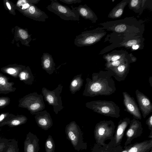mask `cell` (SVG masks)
Wrapping results in <instances>:
<instances>
[{"label": "cell", "instance_id": "obj_1", "mask_svg": "<svg viewBox=\"0 0 152 152\" xmlns=\"http://www.w3.org/2000/svg\"><path fill=\"white\" fill-rule=\"evenodd\" d=\"M113 74L109 70H101L92 74L91 79L87 77L83 96L93 97L109 96L115 92L116 89Z\"/></svg>", "mask_w": 152, "mask_h": 152}, {"label": "cell", "instance_id": "obj_2", "mask_svg": "<svg viewBox=\"0 0 152 152\" xmlns=\"http://www.w3.org/2000/svg\"><path fill=\"white\" fill-rule=\"evenodd\" d=\"M106 39L105 40L109 41L111 44L102 49L99 54L102 55L118 48L124 47L132 51L142 50L145 40L143 36L114 32L108 34Z\"/></svg>", "mask_w": 152, "mask_h": 152}, {"label": "cell", "instance_id": "obj_3", "mask_svg": "<svg viewBox=\"0 0 152 152\" xmlns=\"http://www.w3.org/2000/svg\"><path fill=\"white\" fill-rule=\"evenodd\" d=\"M102 29L118 34H134L143 36L145 30L144 22L134 17L99 23Z\"/></svg>", "mask_w": 152, "mask_h": 152}, {"label": "cell", "instance_id": "obj_4", "mask_svg": "<svg viewBox=\"0 0 152 152\" xmlns=\"http://www.w3.org/2000/svg\"><path fill=\"white\" fill-rule=\"evenodd\" d=\"M85 105L87 108L104 115L116 118L120 116L119 107L112 101L94 100L87 102Z\"/></svg>", "mask_w": 152, "mask_h": 152}, {"label": "cell", "instance_id": "obj_5", "mask_svg": "<svg viewBox=\"0 0 152 152\" xmlns=\"http://www.w3.org/2000/svg\"><path fill=\"white\" fill-rule=\"evenodd\" d=\"M115 125L112 120H103L97 123L94 131L96 143L99 145H106L105 141L112 139L115 132Z\"/></svg>", "mask_w": 152, "mask_h": 152}, {"label": "cell", "instance_id": "obj_6", "mask_svg": "<svg viewBox=\"0 0 152 152\" xmlns=\"http://www.w3.org/2000/svg\"><path fill=\"white\" fill-rule=\"evenodd\" d=\"M106 34L105 30L102 29L101 27L85 31L76 37L74 43L80 47L91 46L100 41Z\"/></svg>", "mask_w": 152, "mask_h": 152}, {"label": "cell", "instance_id": "obj_7", "mask_svg": "<svg viewBox=\"0 0 152 152\" xmlns=\"http://www.w3.org/2000/svg\"><path fill=\"white\" fill-rule=\"evenodd\" d=\"M19 107L27 109L32 115L42 111L45 108V105L43 96L42 94H39L37 92L30 93L19 101Z\"/></svg>", "mask_w": 152, "mask_h": 152}, {"label": "cell", "instance_id": "obj_8", "mask_svg": "<svg viewBox=\"0 0 152 152\" xmlns=\"http://www.w3.org/2000/svg\"><path fill=\"white\" fill-rule=\"evenodd\" d=\"M65 132L67 139L75 150L79 151L87 149V143L83 141V134L75 121H72L66 125Z\"/></svg>", "mask_w": 152, "mask_h": 152}, {"label": "cell", "instance_id": "obj_9", "mask_svg": "<svg viewBox=\"0 0 152 152\" xmlns=\"http://www.w3.org/2000/svg\"><path fill=\"white\" fill-rule=\"evenodd\" d=\"M72 9L66 6L63 5L56 0H51L50 4L46 7L47 9L65 20L79 21L80 15L77 11L71 6Z\"/></svg>", "mask_w": 152, "mask_h": 152}, {"label": "cell", "instance_id": "obj_10", "mask_svg": "<svg viewBox=\"0 0 152 152\" xmlns=\"http://www.w3.org/2000/svg\"><path fill=\"white\" fill-rule=\"evenodd\" d=\"M63 88V86L60 84L52 91L44 87L42 89V93L45 100L48 104L53 106V111L56 114L64 108L61 96Z\"/></svg>", "mask_w": 152, "mask_h": 152}, {"label": "cell", "instance_id": "obj_11", "mask_svg": "<svg viewBox=\"0 0 152 152\" xmlns=\"http://www.w3.org/2000/svg\"><path fill=\"white\" fill-rule=\"evenodd\" d=\"M130 121V118L127 117L119 121L112 139L107 144L108 147H113L121 145L125 131L129 125Z\"/></svg>", "mask_w": 152, "mask_h": 152}, {"label": "cell", "instance_id": "obj_12", "mask_svg": "<svg viewBox=\"0 0 152 152\" xmlns=\"http://www.w3.org/2000/svg\"><path fill=\"white\" fill-rule=\"evenodd\" d=\"M129 126L126 133V140L124 144L125 146L131 144L134 138L140 137L143 132L141 122L134 118L130 120Z\"/></svg>", "mask_w": 152, "mask_h": 152}, {"label": "cell", "instance_id": "obj_13", "mask_svg": "<svg viewBox=\"0 0 152 152\" xmlns=\"http://www.w3.org/2000/svg\"><path fill=\"white\" fill-rule=\"evenodd\" d=\"M122 94L123 104L126 111L132 115L133 118L137 120H141V114L134 98L126 92H123Z\"/></svg>", "mask_w": 152, "mask_h": 152}, {"label": "cell", "instance_id": "obj_14", "mask_svg": "<svg viewBox=\"0 0 152 152\" xmlns=\"http://www.w3.org/2000/svg\"><path fill=\"white\" fill-rule=\"evenodd\" d=\"M130 63L131 61L130 56L117 66L107 69L106 70L110 71L115 79L117 81L120 82L124 80L128 75Z\"/></svg>", "mask_w": 152, "mask_h": 152}, {"label": "cell", "instance_id": "obj_15", "mask_svg": "<svg viewBox=\"0 0 152 152\" xmlns=\"http://www.w3.org/2000/svg\"><path fill=\"white\" fill-rule=\"evenodd\" d=\"M135 94L139 108L141 111L143 118H145L152 112V104L150 99L138 89L136 90Z\"/></svg>", "mask_w": 152, "mask_h": 152}, {"label": "cell", "instance_id": "obj_16", "mask_svg": "<svg viewBox=\"0 0 152 152\" xmlns=\"http://www.w3.org/2000/svg\"><path fill=\"white\" fill-rule=\"evenodd\" d=\"M34 118L38 126L42 129L47 130L53 124L52 118L47 110H44L36 113Z\"/></svg>", "mask_w": 152, "mask_h": 152}, {"label": "cell", "instance_id": "obj_17", "mask_svg": "<svg viewBox=\"0 0 152 152\" xmlns=\"http://www.w3.org/2000/svg\"><path fill=\"white\" fill-rule=\"evenodd\" d=\"M22 11L25 15L37 21L45 22L48 18L44 12L34 4H31L28 8Z\"/></svg>", "mask_w": 152, "mask_h": 152}, {"label": "cell", "instance_id": "obj_18", "mask_svg": "<svg viewBox=\"0 0 152 152\" xmlns=\"http://www.w3.org/2000/svg\"><path fill=\"white\" fill-rule=\"evenodd\" d=\"M39 141L36 135L29 132L24 142V152H39Z\"/></svg>", "mask_w": 152, "mask_h": 152}, {"label": "cell", "instance_id": "obj_19", "mask_svg": "<svg viewBox=\"0 0 152 152\" xmlns=\"http://www.w3.org/2000/svg\"><path fill=\"white\" fill-rule=\"evenodd\" d=\"M72 7L76 10L80 16L83 18L91 20L92 23H95L98 19L97 16L93 11L86 4L80 5L77 7Z\"/></svg>", "mask_w": 152, "mask_h": 152}, {"label": "cell", "instance_id": "obj_20", "mask_svg": "<svg viewBox=\"0 0 152 152\" xmlns=\"http://www.w3.org/2000/svg\"><path fill=\"white\" fill-rule=\"evenodd\" d=\"M128 152H149L152 149V139L127 145Z\"/></svg>", "mask_w": 152, "mask_h": 152}, {"label": "cell", "instance_id": "obj_21", "mask_svg": "<svg viewBox=\"0 0 152 152\" xmlns=\"http://www.w3.org/2000/svg\"><path fill=\"white\" fill-rule=\"evenodd\" d=\"M41 65L42 69L49 75L55 70L56 64L52 55L47 53H44L41 57Z\"/></svg>", "mask_w": 152, "mask_h": 152}, {"label": "cell", "instance_id": "obj_22", "mask_svg": "<svg viewBox=\"0 0 152 152\" xmlns=\"http://www.w3.org/2000/svg\"><path fill=\"white\" fill-rule=\"evenodd\" d=\"M150 1L147 0H129V9L132 10L136 13H139V15H141L143 10L146 7L152 9L150 7Z\"/></svg>", "mask_w": 152, "mask_h": 152}, {"label": "cell", "instance_id": "obj_23", "mask_svg": "<svg viewBox=\"0 0 152 152\" xmlns=\"http://www.w3.org/2000/svg\"><path fill=\"white\" fill-rule=\"evenodd\" d=\"M10 78L0 73V94H7L15 91L14 83L9 81Z\"/></svg>", "mask_w": 152, "mask_h": 152}, {"label": "cell", "instance_id": "obj_24", "mask_svg": "<svg viewBox=\"0 0 152 152\" xmlns=\"http://www.w3.org/2000/svg\"><path fill=\"white\" fill-rule=\"evenodd\" d=\"M129 0H123L117 4L110 11L108 18L112 19H117L122 16L126 6L128 4Z\"/></svg>", "mask_w": 152, "mask_h": 152}, {"label": "cell", "instance_id": "obj_25", "mask_svg": "<svg viewBox=\"0 0 152 152\" xmlns=\"http://www.w3.org/2000/svg\"><path fill=\"white\" fill-rule=\"evenodd\" d=\"M26 66L22 65L13 64L9 65L3 67L1 69V71L4 73L17 78H18V75L20 73Z\"/></svg>", "mask_w": 152, "mask_h": 152}, {"label": "cell", "instance_id": "obj_26", "mask_svg": "<svg viewBox=\"0 0 152 152\" xmlns=\"http://www.w3.org/2000/svg\"><path fill=\"white\" fill-rule=\"evenodd\" d=\"M28 118L25 116L23 115H15L8 121L0 124V127L7 125L10 127H15L25 124Z\"/></svg>", "mask_w": 152, "mask_h": 152}, {"label": "cell", "instance_id": "obj_27", "mask_svg": "<svg viewBox=\"0 0 152 152\" xmlns=\"http://www.w3.org/2000/svg\"><path fill=\"white\" fill-rule=\"evenodd\" d=\"M129 54L128 52L124 50H114L104 55L103 58L106 62H112L124 57Z\"/></svg>", "mask_w": 152, "mask_h": 152}, {"label": "cell", "instance_id": "obj_28", "mask_svg": "<svg viewBox=\"0 0 152 152\" xmlns=\"http://www.w3.org/2000/svg\"><path fill=\"white\" fill-rule=\"evenodd\" d=\"M18 78L25 84L31 85L34 81V77L31 70L28 66H27L20 72Z\"/></svg>", "mask_w": 152, "mask_h": 152}, {"label": "cell", "instance_id": "obj_29", "mask_svg": "<svg viewBox=\"0 0 152 152\" xmlns=\"http://www.w3.org/2000/svg\"><path fill=\"white\" fill-rule=\"evenodd\" d=\"M82 74L77 75L74 77L71 81L69 90L72 94H74L77 91L80 90L82 87L83 80L82 78Z\"/></svg>", "mask_w": 152, "mask_h": 152}, {"label": "cell", "instance_id": "obj_30", "mask_svg": "<svg viewBox=\"0 0 152 152\" xmlns=\"http://www.w3.org/2000/svg\"><path fill=\"white\" fill-rule=\"evenodd\" d=\"M123 150V147L121 145L115 147L110 148L108 147L107 145L102 146L96 143L91 152H120Z\"/></svg>", "mask_w": 152, "mask_h": 152}, {"label": "cell", "instance_id": "obj_31", "mask_svg": "<svg viewBox=\"0 0 152 152\" xmlns=\"http://www.w3.org/2000/svg\"><path fill=\"white\" fill-rule=\"evenodd\" d=\"M129 56V53L125 56L116 61L112 62H106L105 64V68L104 69L106 70L107 69L117 66L124 61Z\"/></svg>", "mask_w": 152, "mask_h": 152}, {"label": "cell", "instance_id": "obj_32", "mask_svg": "<svg viewBox=\"0 0 152 152\" xmlns=\"http://www.w3.org/2000/svg\"><path fill=\"white\" fill-rule=\"evenodd\" d=\"M55 145L54 141L50 135H49L45 143L46 152H54Z\"/></svg>", "mask_w": 152, "mask_h": 152}, {"label": "cell", "instance_id": "obj_33", "mask_svg": "<svg viewBox=\"0 0 152 152\" xmlns=\"http://www.w3.org/2000/svg\"><path fill=\"white\" fill-rule=\"evenodd\" d=\"M12 139H7L0 135V152H5Z\"/></svg>", "mask_w": 152, "mask_h": 152}, {"label": "cell", "instance_id": "obj_34", "mask_svg": "<svg viewBox=\"0 0 152 152\" xmlns=\"http://www.w3.org/2000/svg\"><path fill=\"white\" fill-rule=\"evenodd\" d=\"M20 37L25 42L26 45L29 46L28 43L31 40V35L28 34L27 30L21 29L18 31Z\"/></svg>", "mask_w": 152, "mask_h": 152}, {"label": "cell", "instance_id": "obj_35", "mask_svg": "<svg viewBox=\"0 0 152 152\" xmlns=\"http://www.w3.org/2000/svg\"><path fill=\"white\" fill-rule=\"evenodd\" d=\"M5 152H19L18 141L14 139H12Z\"/></svg>", "mask_w": 152, "mask_h": 152}, {"label": "cell", "instance_id": "obj_36", "mask_svg": "<svg viewBox=\"0 0 152 152\" xmlns=\"http://www.w3.org/2000/svg\"><path fill=\"white\" fill-rule=\"evenodd\" d=\"M15 115L9 112H4L0 114V124L7 121Z\"/></svg>", "mask_w": 152, "mask_h": 152}, {"label": "cell", "instance_id": "obj_37", "mask_svg": "<svg viewBox=\"0 0 152 152\" xmlns=\"http://www.w3.org/2000/svg\"><path fill=\"white\" fill-rule=\"evenodd\" d=\"M10 98L7 96L0 97V109L4 108L9 104Z\"/></svg>", "mask_w": 152, "mask_h": 152}, {"label": "cell", "instance_id": "obj_38", "mask_svg": "<svg viewBox=\"0 0 152 152\" xmlns=\"http://www.w3.org/2000/svg\"><path fill=\"white\" fill-rule=\"evenodd\" d=\"M145 124L147 125L150 131V132L148 137L152 139V114L147 119Z\"/></svg>", "mask_w": 152, "mask_h": 152}, {"label": "cell", "instance_id": "obj_39", "mask_svg": "<svg viewBox=\"0 0 152 152\" xmlns=\"http://www.w3.org/2000/svg\"><path fill=\"white\" fill-rule=\"evenodd\" d=\"M59 1L68 4L80 3L82 1L81 0H60Z\"/></svg>", "mask_w": 152, "mask_h": 152}, {"label": "cell", "instance_id": "obj_40", "mask_svg": "<svg viewBox=\"0 0 152 152\" xmlns=\"http://www.w3.org/2000/svg\"><path fill=\"white\" fill-rule=\"evenodd\" d=\"M29 0H20L18 1L17 3V5L18 6L20 7L22 5L28 2Z\"/></svg>", "mask_w": 152, "mask_h": 152}, {"label": "cell", "instance_id": "obj_41", "mask_svg": "<svg viewBox=\"0 0 152 152\" xmlns=\"http://www.w3.org/2000/svg\"><path fill=\"white\" fill-rule=\"evenodd\" d=\"M129 54L131 58V63L136 62L137 60V58L134 56L132 53H129Z\"/></svg>", "mask_w": 152, "mask_h": 152}, {"label": "cell", "instance_id": "obj_42", "mask_svg": "<svg viewBox=\"0 0 152 152\" xmlns=\"http://www.w3.org/2000/svg\"><path fill=\"white\" fill-rule=\"evenodd\" d=\"M6 6H7V8L8 9L10 10H11L12 9L11 8V4L10 3L8 2L7 1L6 3Z\"/></svg>", "mask_w": 152, "mask_h": 152}, {"label": "cell", "instance_id": "obj_43", "mask_svg": "<svg viewBox=\"0 0 152 152\" xmlns=\"http://www.w3.org/2000/svg\"><path fill=\"white\" fill-rule=\"evenodd\" d=\"M124 149H123V150L120 152H128V148L127 145L126 146H124Z\"/></svg>", "mask_w": 152, "mask_h": 152}, {"label": "cell", "instance_id": "obj_44", "mask_svg": "<svg viewBox=\"0 0 152 152\" xmlns=\"http://www.w3.org/2000/svg\"><path fill=\"white\" fill-rule=\"evenodd\" d=\"M152 77H150L149 78V83H150L151 86L152 87Z\"/></svg>", "mask_w": 152, "mask_h": 152}, {"label": "cell", "instance_id": "obj_45", "mask_svg": "<svg viewBox=\"0 0 152 152\" xmlns=\"http://www.w3.org/2000/svg\"><path fill=\"white\" fill-rule=\"evenodd\" d=\"M149 152H152V149Z\"/></svg>", "mask_w": 152, "mask_h": 152}]
</instances>
